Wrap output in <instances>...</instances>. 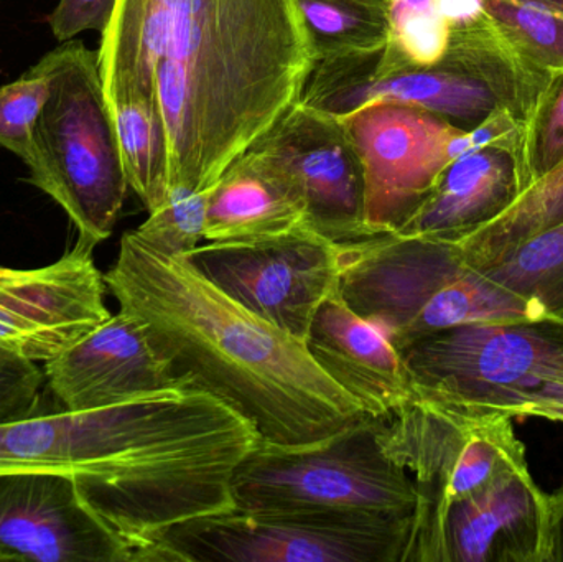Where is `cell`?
Instances as JSON below:
<instances>
[{
  "label": "cell",
  "instance_id": "cell-1",
  "mask_svg": "<svg viewBox=\"0 0 563 562\" xmlns=\"http://www.w3.org/2000/svg\"><path fill=\"white\" fill-rule=\"evenodd\" d=\"M96 52L108 102L157 96L170 188L197 191L300 101L314 65L295 0H118Z\"/></svg>",
  "mask_w": 563,
  "mask_h": 562
},
{
  "label": "cell",
  "instance_id": "cell-2",
  "mask_svg": "<svg viewBox=\"0 0 563 562\" xmlns=\"http://www.w3.org/2000/svg\"><path fill=\"white\" fill-rule=\"evenodd\" d=\"M260 441L230 406L180 388L92 411L38 408L0 425V472L73 475L139 562H162L165 531L236 507L234 472Z\"/></svg>",
  "mask_w": 563,
  "mask_h": 562
},
{
  "label": "cell",
  "instance_id": "cell-3",
  "mask_svg": "<svg viewBox=\"0 0 563 562\" xmlns=\"http://www.w3.org/2000/svg\"><path fill=\"white\" fill-rule=\"evenodd\" d=\"M104 283L175 376L230 406L263 441L308 444L367 415L314 363L305 342L132 231L122 236Z\"/></svg>",
  "mask_w": 563,
  "mask_h": 562
},
{
  "label": "cell",
  "instance_id": "cell-4",
  "mask_svg": "<svg viewBox=\"0 0 563 562\" xmlns=\"http://www.w3.org/2000/svg\"><path fill=\"white\" fill-rule=\"evenodd\" d=\"M341 299L397 352L470 323L545 322L470 263L459 241L383 233L340 244Z\"/></svg>",
  "mask_w": 563,
  "mask_h": 562
},
{
  "label": "cell",
  "instance_id": "cell-5",
  "mask_svg": "<svg viewBox=\"0 0 563 562\" xmlns=\"http://www.w3.org/2000/svg\"><path fill=\"white\" fill-rule=\"evenodd\" d=\"M29 184L68 214L79 240L98 246L118 224L129 181L98 52L71 40L68 58L36 121L25 162Z\"/></svg>",
  "mask_w": 563,
  "mask_h": 562
},
{
  "label": "cell",
  "instance_id": "cell-6",
  "mask_svg": "<svg viewBox=\"0 0 563 562\" xmlns=\"http://www.w3.org/2000/svg\"><path fill=\"white\" fill-rule=\"evenodd\" d=\"M380 426L383 418L364 415L308 444L282 445L261 439L234 472V505L247 511L416 515V482L387 455Z\"/></svg>",
  "mask_w": 563,
  "mask_h": 562
},
{
  "label": "cell",
  "instance_id": "cell-7",
  "mask_svg": "<svg viewBox=\"0 0 563 562\" xmlns=\"http://www.w3.org/2000/svg\"><path fill=\"white\" fill-rule=\"evenodd\" d=\"M416 515L241 508L175 525L164 562H407Z\"/></svg>",
  "mask_w": 563,
  "mask_h": 562
},
{
  "label": "cell",
  "instance_id": "cell-8",
  "mask_svg": "<svg viewBox=\"0 0 563 562\" xmlns=\"http://www.w3.org/2000/svg\"><path fill=\"white\" fill-rule=\"evenodd\" d=\"M387 455L412 475L419 491L407 562H426L443 511L498 475L528 467L526 451L503 412L437 405L413 395L383 418Z\"/></svg>",
  "mask_w": 563,
  "mask_h": 562
},
{
  "label": "cell",
  "instance_id": "cell-9",
  "mask_svg": "<svg viewBox=\"0 0 563 562\" xmlns=\"http://www.w3.org/2000/svg\"><path fill=\"white\" fill-rule=\"evenodd\" d=\"M400 355L419 398L516 418L544 383L563 379V327L470 323L419 340Z\"/></svg>",
  "mask_w": 563,
  "mask_h": 562
},
{
  "label": "cell",
  "instance_id": "cell-10",
  "mask_svg": "<svg viewBox=\"0 0 563 562\" xmlns=\"http://www.w3.org/2000/svg\"><path fill=\"white\" fill-rule=\"evenodd\" d=\"M180 257L241 306L301 342L321 304L340 286V244L308 227L256 241H207Z\"/></svg>",
  "mask_w": 563,
  "mask_h": 562
},
{
  "label": "cell",
  "instance_id": "cell-11",
  "mask_svg": "<svg viewBox=\"0 0 563 562\" xmlns=\"http://www.w3.org/2000/svg\"><path fill=\"white\" fill-rule=\"evenodd\" d=\"M341 121L363 165L366 227L397 233L452 164L450 144L463 128L396 102L364 106Z\"/></svg>",
  "mask_w": 563,
  "mask_h": 562
},
{
  "label": "cell",
  "instance_id": "cell-12",
  "mask_svg": "<svg viewBox=\"0 0 563 562\" xmlns=\"http://www.w3.org/2000/svg\"><path fill=\"white\" fill-rule=\"evenodd\" d=\"M251 148L297 195L308 228L336 244L374 236L366 227L363 165L341 119L300 99Z\"/></svg>",
  "mask_w": 563,
  "mask_h": 562
},
{
  "label": "cell",
  "instance_id": "cell-13",
  "mask_svg": "<svg viewBox=\"0 0 563 562\" xmlns=\"http://www.w3.org/2000/svg\"><path fill=\"white\" fill-rule=\"evenodd\" d=\"M301 101L334 118L374 102L412 106L463 129L475 128L498 108L488 86L446 62L409 65L389 43L377 52L314 62Z\"/></svg>",
  "mask_w": 563,
  "mask_h": 562
},
{
  "label": "cell",
  "instance_id": "cell-14",
  "mask_svg": "<svg viewBox=\"0 0 563 562\" xmlns=\"http://www.w3.org/2000/svg\"><path fill=\"white\" fill-rule=\"evenodd\" d=\"M0 561L139 562L73 475L35 471L0 472Z\"/></svg>",
  "mask_w": 563,
  "mask_h": 562
},
{
  "label": "cell",
  "instance_id": "cell-15",
  "mask_svg": "<svg viewBox=\"0 0 563 562\" xmlns=\"http://www.w3.org/2000/svg\"><path fill=\"white\" fill-rule=\"evenodd\" d=\"M95 247L78 238L56 263L0 283V349L46 363L111 317Z\"/></svg>",
  "mask_w": 563,
  "mask_h": 562
},
{
  "label": "cell",
  "instance_id": "cell-16",
  "mask_svg": "<svg viewBox=\"0 0 563 562\" xmlns=\"http://www.w3.org/2000/svg\"><path fill=\"white\" fill-rule=\"evenodd\" d=\"M426 562H551V505L529 467L498 475L440 518Z\"/></svg>",
  "mask_w": 563,
  "mask_h": 562
},
{
  "label": "cell",
  "instance_id": "cell-17",
  "mask_svg": "<svg viewBox=\"0 0 563 562\" xmlns=\"http://www.w3.org/2000/svg\"><path fill=\"white\" fill-rule=\"evenodd\" d=\"M46 388L66 411H92L174 389L175 376L141 323L119 310L43 365Z\"/></svg>",
  "mask_w": 563,
  "mask_h": 562
},
{
  "label": "cell",
  "instance_id": "cell-18",
  "mask_svg": "<svg viewBox=\"0 0 563 562\" xmlns=\"http://www.w3.org/2000/svg\"><path fill=\"white\" fill-rule=\"evenodd\" d=\"M305 345L314 363L374 418H386L413 398L402 355L338 290L314 313Z\"/></svg>",
  "mask_w": 563,
  "mask_h": 562
},
{
  "label": "cell",
  "instance_id": "cell-19",
  "mask_svg": "<svg viewBox=\"0 0 563 562\" xmlns=\"http://www.w3.org/2000/svg\"><path fill=\"white\" fill-rule=\"evenodd\" d=\"M443 62L488 86L499 106L508 109L521 128L534 164L539 121L561 76L545 68L489 12L472 25L450 32Z\"/></svg>",
  "mask_w": 563,
  "mask_h": 562
},
{
  "label": "cell",
  "instance_id": "cell-20",
  "mask_svg": "<svg viewBox=\"0 0 563 562\" xmlns=\"http://www.w3.org/2000/svg\"><path fill=\"white\" fill-rule=\"evenodd\" d=\"M515 162L498 148L455 158L419 210L397 233L459 241L501 214L519 197Z\"/></svg>",
  "mask_w": 563,
  "mask_h": 562
},
{
  "label": "cell",
  "instance_id": "cell-21",
  "mask_svg": "<svg viewBox=\"0 0 563 562\" xmlns=\"http://www.w3.org/2000/svg\"><path fill=\"white\" fill-rule=\"evenodd\" d=\"M307 227L305 208L279 170L250 148L211 188L205 241L238 243Z\"/></svg>",
  "mask_w": 563,
  "mask_h": 562
},
{
  "label": "cell",
  "instance_id": "cell-22",
  "mask_svg": "<svg viewBox=\"0 0 563 562\" xmlns=\"http://www.w3.org/2000/svg\"><path fill=\"white\" fill-rule=\"evenodd\" d=\"M108 104L129 188L151 213L170 194V144L157 96H125Z\"/></svg>",
  "mask_w": 563,
  "mask_h": 562
},
{
  "label": "cell",
  "instance_id": "cell-23",
  "mask_svg": "<svg viewBox=\"0 0 563 562\" xmlns=\"http://www.w3.org/2000/svg\"><path fill=\"white\" fill-rule=\"evenodd\" d=\"M559 223H563V158L536 178L501 214L459 243L473 266L485 267Z\"/></svg>",
  "mask_w": 563,
  "mask_h": 562
},
{
  "label": "cell",
  "instance_id": "cell-24",
  "mask_svg": "<svg viewBox=\"0 0 563 562\" xmlns=\"http://www.w3.org/2000/svg\"><path fill=\"white\" fill-rule=\"evenodd\" d=\"M314 62L377 52L390 35L389 0H295Z\"/></svg>",
  "mask_w": 563,
  "mask_h": 562
},
{
  "label": "cell",
  "instance_id": "cell-25",
  "mask_svg": "<svg viewBox=\"0 0 563 562\" xmlns=\"http://www.w3.org/2000/svg\"><path fill=\"white\" fill-rule=\"evenodd\" d=\"M489 280L563 327V223L528 238L498 263L478 267Z\"/></svg>",
  "mask_w": 563,
  "mask_h": 562
},
{
  "label": "cell",
  "instance_id": "cell-26",
  "mask_svg": "<svg viewBox=\"0 0 563 562\" xmlns=\"http://www.w3.org/2000/svg\"><path fill=\"white\" fill-rule=\"evenodd\" d=\"M71 48V40L46 53L20 78L0 88V147L15 154L25 164L32 151L36 121L52 95L53 81Z\"/></svg>",
  "mask_w": 563,
  "mask_h": 562
},
{
  "label": "cell",
  "instance_id": "cell-27",
  "mask_svg": "<svg viewBox=\"0 0 563 562\" xmlns=\"http://www.w3.org/2000/svg\"><path fill=\"white\" fill-rule=\"evenodd\" d=\"M210 190L188 187L170 188L167 200L148 213L132 234L145 246L164 256L178 257L195 250L205 240Z\"/></svg>",
  "mask_w": 563,
  "mask_h": 562
},
{
  "label": "cell",
  "instance_id": "cell-28",
  "mask_svg": "<svg viewBox=\"0 0 563 562\" xmlns=\"http://www.w3.org/2000/svg\"><path fill=\"white\" fill-rule=\"evenodd\" d=\"M485 5L545 68L563 75V0H485Z\"/></svg>",
  "mask_w": 563,
  "mask_h": 562
},
{
  "label": "cell",
  "instance_id": "cell-29",
  "mask_svg": "<svg viewBox=\"0 0 563 562\" xmlns=\"http://www.w3.org/2000/svg\"><path fill=\"white\" fill-rule=\"evenodd\" d=\"M389 45L409 65L430 68L440 65L449 52L450 29L435 7L389 15Z\"/></svg>",
  "mask_w": 563,
  "mask_h": 562
},
{
  "label": "cell",
  "instance_id": "cell-30",
  "mask_svg": "<svg viewBox=\"0 0 563 562\" xmlns=\"http://www.w3.org/2000/svg\"><path fill=\"white\" fill-rule=\"evenodd\" d=\"M45 386V370L38 363L0 349V425L38 411Z\"/></svg>",
  "mask_w": 563,
  "mask_h": 562
},
{
  "label": "cell",
  "instance_id": "cell-31",
  "mask_svg": "<svg viewBox=\"0 0 563 562\" xmlns=\"http://www.w3.org/2000/svg\"><path fill=\"white\" fill-rule=\"evenodd\" d=\"M118 0H59L48 16L53 36L65 43L75 40L79 33H101L108 26Z\"/></svg>",
  "mask_w": 563,
  "mask_h": 562
},
{
  "label": "cell",
  "instance_id": "cell-32",
  "mask_svg": "<svg viewBox=\"0 0 563 562\" xmlns=\"http://www.w3.org/2000/svg\"><path fill=\"white\" fill-rule=\"evenodd\" d=\"M563 158V75L555 85L536 135V178L551 170Z\"/></svg>",
  "mask_w": 563,
  "mask_h": 562
},
{
  "label": "cell",
  "instance_id": "cell-33",
  "mask_svg": "<svg viewBox=\"0 0 563 562\" xmlns=\"http://www.w3.org/2000/svg\"><path fill=\"white\" fill-rule=\"evenodd\" d=\"M519 416H534L563 422V379L548 382L522 406Z\"/></svg>",
  "mask_w": 563,
  "mask_h": 562
},
{
  "label": "cell",
  "instance_id": "cell-34",
  "mask_svg": "<svg viewBox=\"0 0 563 562\" xmlns=\"http://www.w3.org/2000/svg\"><path fill=\"white\" fill-rule=\"evenodd\" d=\"M435 10L445 20L450 32L465 29L488 13L485 0H435Z\"/></svg>",
  "mask_w": 563,
  "mask_h": 562
},
{
  "label": "cell",
  "instance_id": "cell-35",
  "mask_svg": "<svg viewBox=\"0 0 563 562\" xmlns=\"http://www.w3.org/2000/svg\"><path fill=\"white\" fill-rule=\"evenodd\" d=\"M551 505V562H563V487L549 495Z\"/></svg>",
  "mask_w": 563,
  "mask_h": 562
},
{
  "label": "cell",
  "instance_id": "cell-36",
  "mask_svg": "<svg viewBox=\"0 0 563 562\" xmlns=\"http://www.w3.org/2000/svg\"><path fill=\"white\" fill-rule=\"evenodd\" d=\"M16 273V269H9V267L0 266V283L12 277Z\"/></svg>",
  "mask_w": 563,
  "mask_h": 562
}]
</instances>
